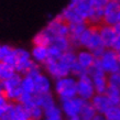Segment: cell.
<instances>
[{
    "label": "cell",
    "instance_id": "6da1fadb",
    "mask_svg": "<svg viewBox=\"0 0 120 120\" xmlns=\"http://www.w3.org/2000/svg\"><path fill=\"white\" fill-rule=\"evenodd\" d=\"M97 26H90L88 24L86 30L79 38V47L89 50L93 52V54L98 58L100 55L105 52L107 47L101 40V37L99 34V30Z\"/></svg>",
    "mask_w": 120,
    "mask_h": 120
},
{
    "label": "cell",
    "instance_id": "7a4b0ae2",
    "mask_svg": "<svg viewBox=\"0 0 120 120\" xmlns=\"http://www.w3.org/2000/svg\"><path fill=\"white\" fill-rule=\"evenodd\" d=\"M54 91L58 99L66 100V99L73 98L77 96V78L73 75L62 77L55 79Z\"/></svg>",
    "mask_w": 120,
    "mask_h": 120
},
{
    "label": "cell",
    "instance_id": "3957f363",
    "mask_svg": "<svg viewBox=\"0 0 120 120\" xmlns=\"http://www.w3.org/2000/svg\"><path fill=\"white\" fill-rule=\"evenodd\" d=\"M22 76L23 75H21V74L15 73L9 79L2 80V83H4V94L9 101L18 102L19 98H20V96L22 94V89H21Z\"/></svg>",
    "mask_w": 120,
    "mask_h": 120
},
{
    "label": "cell",
    "instance_id": "277c9868",
    "mask_svg": "<svg viewBox=\"0 0 120 120\" xmlns=\"http://www.w3.org/2000/svg\"><path fill=\"white\" fill-rule=\"evenodd\" d=\"M88 74L91 77L96 94H105L108 86H109L108 75L105 73V71L101 68V66L99 65V63L97 61L88 69Z\"/></svg>",
    "mask_w": 120,
    "mask_h": 120
},
{
    "label": "cell",
    "instance_id": "5b68a950",
    "mask_svg": "<svg viewBox=\"0 0 120 120\" xmlns=\"http://www.w3.org/2000/svg\"><path fill=\"white\" fill-rule=\"evenodd\" d=\"M97 62L107 75L120 72V62L118 60L117 52L111 49H106L105 52L97 58Z\"/></svg>",
    "mask_w": 120,
    "mask_h": 120
},
{
    "label": "cell",
    "instance_id": "8992f818",
    "mask_svg": "<svg viewBox=\"0 0 120 120\" xmlns=\"http://www.w3.org/2000/svg\"><path fill=\"white\" fill-rule=\"evenodd\" d=\"M46 73L54 79H58L62 77L71 75V67L67 66L64 62L58 60H51L47 58V61L43 64Z\"/></svg>",
    "mask_w": 120,
    "mask_h": 120
},
{
    "label": "cell",
    "instance_id": "52a82bcc",
    "mask_svg": "<svg viewBox=\"0 0 120 120\" xmlns=\"http://www.w3.org/2000/svg\"><path fill=\"white\" fill-rule=\"evenodd\" d=\"M96 94L94 84L89 74H85L77 78V96L86 101H90Z\"/></svg>",
    "mask_w": 120,
    "mask_h": 120
},
{
    "label": "cell",
    "instance_id": "ba28073f",
    "mask_svg": "<svg viewBox=\"0 0 120 120\" xmlns=\"http://www.w3.org/2000/svg\"><path fill=\"white\" fill-rule=\"evenodd\" d=\"M44 29L49 32V34L52 37V39L55 37H68L69 33L68 23L64 21L60 15L52 19Z\"/></svg>",
    "mask_w": 120,
    "mask_h": 120
},
{
    "label": "cell",
    "instance_id": "9c48e42d",
    "mask_svg": "<svg viewBox=\"0 0 120 120\" xmlns=\"http://www.w3.org/2000/svg\"><path fill=\"white\" fill-rule=\"evenodd\" d=\"M86 100L82 99L80 97L76 96L73 98L66 99V100H62L61 101V109L63 111V115L66 118H71V117L79 116L82 108H83L84 104Z\"/></svg>",
    "mask_w": 120,
    "mask_h": 120
},
{
    "label": "cell",
    "instance_id": "30bf717a",
    "mask_svg": "<svg viewBox=\"0 0 120 120\" xmlns=\"http://www.w3.org/2000/svg\"><path fill=\"white\" fill-rule=\"evenodd\" d=\"M15 54H17V64L15 67V72L21 75H26L34 63V61L31 57V53L24 49L18 47L15 49Z\"/></svg>",
    "mask_w": 120,
    "mask_h": 120
},
{
    "label": "cell",
    "instance_id": "8fae6325",
    "mask_svg": "<svg viewBox=\"0 0 120 120\" xmlns=\"http://www.w3.org/2000/svg\"><path fill=\"white\" fill-rule=\"evenodd\" d=\"M69 26V33H68V39L71 41L72 47H79V38L83 34V32L86 30L88 26L87 22H78V23H72L68 24Z\"/></svg>",
    "mask_w": 120,
    "mask_h": 120
},
{
    "label": "cell",
    "instance_id": "7c38bea8",
    "mask_svg": "<svg viewBox=\"0 0 120 120\" xmlns=\"http://www.w3.org/2000/svg\"><path fill=\"white\" fill-rule=\"evenodd\" d=\"M52 90L51 79L45 75L41 73L38 76L34 77V95L47 94Z\"/></svg>",
    "mask_w": 120,
    "mask_h": 120
},
{
    "label": "cell",
    "instance_id": "4fadbf2b",
    "mask_svg": "<svg viewBox=\"0 0 120 120\" xmlns=\"http://www.w3.org/2000/svg\"><path fill=\"white\" fill-rule=\"evenodd\" d=\"M91 105L94 106L95 110L97 111L98 115H104V113L109 109V107L112 104L108 98V96L106 94H95V96L90 99Z\"/></svg>",
    "mask_w": 120,
    "mask_h": 120
},
{
    "label": "cell",
    "instance_id": "5bb4252c",
    "mask_svg": "<svg viewBox=\"0 0 120 120\" xmlns=\"http://www.w3.org/2000/svg\"><path fill=\"white\" fill-rule=\"evenodd\" d=\"M60 15H61L63 18V20L66 21L68 24L78 23V22H87L82 17V15H80L79 12L77 11L76 8L69 4H68V6H66V7L63 9L62 12L60 13Z\"/></svg>",
    "mask_w": 120,
    "mask_h": 120
},
{
    "label": "cell",
    "instance_id": "9a60e30c",
    "mask_svg": "<svg viewBox=\"0 0 120 120\" xmlns=\"http://www.w3.org/2000/svg\"><path fill=\"white\" fill-rule=\"evenodd\" d=\"M96 61H97V57L89 50L84 49L76 53V62L87 71L96 63Z\"/></svg>",
    "mask_w": 120,
    "mask_h": 120
},
{
    "label": "cell",
    "instance_id": "2e32d148",
    "mask_svg": "<svg viewBox=\"0 0 120 120\" xmlns=\"http://www.w3.org/2000/svg\"><path fill=\"white\" fill-rule=\"evenodd\" d=\"M98 30H99V34L101 37V40L105 44V46L107 49H110L111 44H112L113 40L117 35V32L115 28L112 26H108V24H105L102 23L100 26H98Z\"/></svg>",
    "mask_w": 120,
    "mask_h": 120
},
{
    "label": "cell",
    "instance_id": "e0dca14e",
    "mask_svg": "<svg viewBox=\"0 0 120 120\" xmlns=\"http://www.w3.org/2000/svg\"><path fill=\"white\" fill-rule=\"evenodd\" d=\"M69 4H72L77 9L82 17H83L86 21L89 18L91 10H93V4H91L90 0H69Z\"/></svg>",
    "mask_w": 120,
    "mask_h": 120
},
{
    "label": "cell",
    "instance_id": "ac0fdd59",
    "mask_svg": "<svg viewBox=\"0 0 120 120\" xmlns=\"http://www.w3.org/2000/svg\"><path fill=\"white\" fill-rule=\"evenodd\" d=\"M23 106H24V107H26V109L28 110L29 116H30V119L31 120H41L44 117V110L41 108L40 106L38 105L37 102H35L34 95H33L32 99L29 100L28 102H26Z\"/></svg>",
    "mask_w": 120,
    "mask_h": 120
},
{
    "label": "cell",
    "instance_id": "d6986e66",
    "mask_svg": "<svg viewBox=\"0 0 120 120\" xmlns=\"http://www.w3.org/2000/svg\"><path fill=\"white\" fill-rule=\"evenodd\" d=\"M31 57L38 64H44L49 58V46H39L33 45L31 50Z\"/></svg>",
    "mask_w": 120,
    "mask_h": 120
},
{
    "label": "cell",
    "instance_id": "ffe728a7",
    "mask_svg": "<svg viewBox=\"0 0 120 120\" xmlns=\"http://www.w3.org/2000/svg\"><path fill=\"white\" fill-rule=\"evenodd\" d=\"M34 99H35V102H37L43 110H46V109H49V108H51V107L56 105L55 98H54V96L52 95V93L34 95Z\"/></svg>",
    "mask_w": 120,
    "mask_h": 120
},
{
    "label": "cell",
    "instance_id": "44dd1931",
    "mask_svg": "<svg viewBox=\"0 0 120 120\" xmlns=\"http://www.w3.org/2000/svg\"><path fill=\"white\" fill-rule=\"evenodd\" d=\"M52 37L49 34L45 29L41 30L40 32L35 34V37L33 38V44L39 45V46H50L51 45Z\"/></svg>",
    "mask_w": 120,
    "mask_h": 120
},
{
    "label": "cell",
    "instance_id": "7402d4cb",
    "mask_svg": "<svg viewBox=\"0 0 120 120\" xmlns=\"http://www.w3.org/2000/svg\"><path fill=\"white\" fill-rule=\"evenodd\" d=\"M97 115H98V113L95 110L94 106L91 105V102L85 101L83 108H82V111H80V113H79L80 118L83 120H93Z\"/></svg>",
    "mask_w": 120,
    "mask_h": 120
},
{
    "label": "cell",
    "instance_id": "603a6c76",
    "mask_svg": "<svg viewBox=\"0 0 120 120\" xmlns=\"http://www.w3.org/2000/svg\"><path fill=\"white\" fill-rule=\"evenodd\" d=\"M63 111L61 107L57 105L53 106L49 109L44 110V118L45 119H51V120H63Z\"/></svg>",
    "mask_w": 120,
    "mask_h": 120
},
{
    "label": "cell",
    "instance_id": "cb8c5ba5",
    "mask_svg": "<svg viewBox=\"0 0 120 120\" xmlns=\"http://www.w3.org/2000/svg\"><path fill=\"white\" fill-rule=\"evenodd\" d=\"M22 93L34 95V77L29 75H23L21 80Z\"/></svg>",
    "mask_w": 120,
    "mask_h": 120
},
{
    "label": "cell",
    "instance_id": "d4e9b609",
    "mask_svg": "<svg viewBox=\"0 0 120 120\" xmlns=\"http://www.w3.org/2000/svg\"><path fill=\"white\" fill-rule=\"evenodd\" d=\"M13 120H31L28 110L20 102H15V117H13Z\"/></svg>",
    "mask_w": 120,
    "mask_h": 120
},
{
    "label": "cell",
    "instance_id": "484cf974",
    "mask_svg": "<svg viewBox=\"0 0 120 120\" xmlns=\"http://www.w3.org/2000/svg\"><path fill=\"white\" fill-rule=\"evenodd\" d=\"M105 94L108 96L112 105H120V88L109 85Z\"/></svg>",
    "mask_w": 120,
    "mask_h": 120
},
{
    "label": "cell",
    "instance_id": "4316f807",
    "mask_svg": "<svg viewBox=\"0 0 120 120\" xmlns=\"http://www.w3.org/2000/svg\"><path fill=\"white\" fill-rule=\"evenodd\" d=\"M15 73H17V72H15V67L8 65L6 63L0 62V79L1 80L9 79V78L13 76Z\"/></svg>",
    "mask_w": 120,
    "mask_h": 120
},
{
    "label": "cell",
    "instance_id": "83f0119b",
    "mask_svg": "<svg viewBox=\"0 0 120 120\" xmlns=\"http://www.w3.org/2000/svg\"><path fill=\"white\" fill-rule=\"evenodd\" d=\"M102 116L106 120H120V105H111Z\"/></svg>",
    "mask_w": 120,
    "mask_h": 120
},
{
    "label": "cell",
    "instance_id": "f1b7e54d",
    "mask_svg": "<svg viewBox=\"0 0 120 120\" xmlns=\"http://www.w3.org/2000/svg\"><path fill=\"white\" fill-rule=\"evenodd\" d=\"M87 73H88L87 69H85L83 66H80L77 62L72 66V69H71V75H73V76L76 77V78L83 76V75H85V74H87Z\"/></svg>",
    "mask_w": 120,
    "mask_h": 120
},
{
    "label": "cell",
    "instance_id": "f546056e",
    "mask_svg": "<svg viewBox=\"0 0 120 120\" xmlns=\"http://www.w3.org/2000/svg\"><path fill=\"white\" fill-rule=\"evenodd\" d=\"M15 52V47L10 46V45H1V50H0V62L4 61L8 56H10L12 53Z\"/></svg>",
    "mask_w": 120,
    "mask_h": 120
},
{
    "label": "cell",
    "instance_id": "4dcf8cb0",
    "mask_svg": "<svg viewBox=\"0 0 120 120\" xmlns=\"http://www.w3.org/2000/svg\"><path fill=\"white\" fill-rule=\"evenodd\" d=\"M63 53L64 52L61 51L58 47L54 46V45H50L49 46V58H51V60H58L62 56Z\"/></svg>",
    "mask_w": 120,
    "mask_h": 120
},
{
    "label": "cell",
    "instance_id": "1f68e13d",
    "mask_svg": "<svg viewBox=\"0 0 120 120\" xmlns=\"http://www.w3.org/2000/svg\"><path fill=\"white\" fill-rule=\"evenodd\" d=\"M108 83H109L110 86L120 88V72L108 75Z\"/></svg>",
    "mask_w": 120,
    "mask_h": 120
},
{
    "label": "cell",
    "instance_id": "d6a6232c",
    "mask_svg": "<svg viewBox=\"0 0 120 120\" xmlns=\"http://www.w3.org/2000/svg\"><path fill=\"white\" fill-rule=\"evenodd\" d=\"M42 73V69H41V66L40 64H38V63H33V65L31 66V68L29 69V72L26 74V75H29V76H32V77H35L38 76L39 74Z\"/></svg>",
    "mask_w": 120,
    "mask_h": 120
},
{
    "label": "cell",
    "instance_id": "836d02e7",
    "mask_svg": "<svg viewBox=\"0 0 120 120\" xmlns=\"http://www.w3.org/2000/svg\"><path fill=\"white\" fill-rule=\"evenodd\" d=\"M8 104H9V100H8L7 97L4 96V94H0V116L2 115L4 109L7 108Z\"/></svg>",
    "mask_w": 120,
    "mask_h": 120
},
{
    "label": "cell",
    "instance_id": "e575fe53",
    "mask_svg": "<svg viewBox=\"0 0 120 120\" xmlns=\"http://www.w3.org/2000/svg\"><path fill=\"white\" fill-rule=\"evenodd\" d=\"M110 49L113 50V51H116V52L120 51V34H117L116 35V38H115V40H113Z\"/></svg>",
    "mask_w": 120,
    "mask_h": 120
},
{
    "label": "cell",
    "instance_id": "d590c367",
    "mask_svg": "<svg viewBox=\"0 0 120 120\" xmlns=\"http://www.w3.org/2000/svg\"><path fill=\"white\" fill-rule=\"evenodd\" d=\"M94 8H104L109 0H90Z\"/></svg>",
    "mask_w": 120,
    "mask_h": 120
},
{
    "label": "cell",
    "instance_id": "8d00e7d4",
    "mask_svg": "<svg viewBox=\"0 0 120 120\" xmlns=\"http://www.w3.org/2000/svg\"><path fill=\"white\" fill-rule=\"evenodd\" d=\"M113 28H115V30H116L117 34H120V22H118L117 24H115V26H113Z\"/></svg>",
    "mask_w": 120,
    "mask_h": 120
},
{
    "label": "cell",
    "instance_id": "74e56055",
    "mask_svg": "<svg viewBox=\"0 0 120 120\" xmlns=\"http://www.w3.org/2000/svg\"><path fill=\"white\" fill-rule=\"evenodd\" d=\"M93 120H106V119H105V117L101 116V115H97Z\"/></svg>",
    "mask_w": 120,
    "mask_h": 120
},
{
    "label": "cell",
    "instance_id": "f35d334b",
    "mask_svg": "<svg viewBox=\"0 0 120 120\" xmlns=\"http://www.w3.org/2000/svg\"><path fill=\"white\" fill-rule=\"evenodd\" d=\"M67 120H83L80 118V116H75V117H71V118H67Z\"/></svg>",
    "mask_w": 120,
    "mask_h": 120
},
{
    "label": "cell",
    "instance_id": "ab89813d",
    "mask_svg": "<svg viewBox=\"0 0 120 120\" xmlns=\"http://www.w3.org/2000/svg\"><path fill=\"white\" fill-rule=\"evenodd\" d=\"M0 94H4V83L0 79Z\"/></svg>",
    "mask_w": 120,
    "mask_h": 120
},
{
    "label": "cell",
    "instance_id": "60d3db41",
    "mask_svg": "<svg viewBox=\"0 0 120 120\" xmlns=\"http://www.w3.org/2000/svg\"><path fill=\"white\" fill-rule=\"evenodd\" d=\"M117 55H118V60H119V62H120V51L117 52Z\"/></svg>",
    "mask_w": 120,
    "mask_h": 120
},
{
    "label": "cell",
    "instance_id": "b9f144b4",
    "mask_svg": "<svg viewBox=\"0 0 120 120\" xmlns=\"http://www.w3.org/2000/svg\"><path fill=\"white\" fill-rule=\"evenodd\" d=\"M0 50H1V44H0Z\"/></svg>",
    "mask_w": 120,
    "mask_h": 120
}]
</instances>
